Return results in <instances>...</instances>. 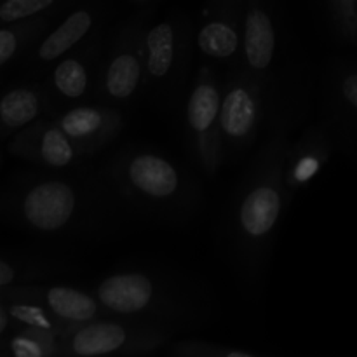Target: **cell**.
Instances as JSON below:
<instances>
[{"instance_id":"6da1fadb","label":"cell","mask_w":357,"mask_h":357,"mask_svg":"<svg viewBox=\"0 0 357 357\" xmlns=\"http://www.w3.org/2000/svg\"><path fill=\"white\" fill-rule=\"evenodd\" d=\"M305 107L302 84L289 75L267 131L234 187L218 230L220 248L241 295L257 305L265 298L279 223L288 209L282 181L286 152Z\"/></svg>"},{"instance_id":"7a4b0ae2","label":"cell","mask_w":357,"mask_h":357,"mask_svg":"<svg viewBox=\"0 0 357 357\" xmlns=\"http://www.w3.org/2000/svg\"><path fill=\"white\" fill-rule=\"evenodd\" d=\"M6 192L2 218L26 232L58 239H100L119 229L124 208L103 166L42 169Z\"/></svg>"},{"instance_id":"3957f363","label":"cell","mask_w":357,"mask_h":357,"mask_svg":"<svg viewBox=\"0 0 357 357\" xmlns=\"http://www.w3.org/2000/svg\"><path fill=\"white\" fill-rule=\"evenodd\" d=\"M108 316L136 321L174 337L201 333L222 317L211 286L162 264L119 267L89 282Z\"/></svg>"},{"instance_id":"277c9868","label":"cell","mask_w":357,"mask_h":357,"mask_svg":"<svg viewBox=\"0 0 357 357\" xmlns=\"http://www.w3.org/2000/svg\"><path fill=\"white\" fill-rule=\"evenodd\" d=\"M101 166L129 213L178 227L190 222L201 209V181L166 150L128 143Z\"/></svg>"},{"instance_id":"5b68a950","label":"cell","mask_w":357,"mask_h":357,"mask_svg":"<svg viewBox=\"0 0 357 357\" xmlns=\"http://www.w3.org/2000/svg\"><path fill=\"white\" fill-rule=\"evenodd\" d=\"M194 52L195 20L188 13H173L146 28L143 98L162 114H180L194 77Z\"/></svg>"},{"instance_id":"8992f818","label":"cell","mask_w":357,"mask_h":357,"mask_svg":"<svg viewBox=\"0 0 357 357\" xmlns=\"http://www.w3.org/2000/svg\"><path fill=\"white\" fill-rule=\"evenodd\" d=\"M282 86L275 89L260 82L237 63L225 68L220 107L225 166H239L257 149L267 131Z\"/></svg>"},{"instance_id":"52a82bcc","label":"cell","mask_w":357,"mask_h":357,"mask_svg":"<svg viewBox=\"0 0 357 357\" xmlns=\"http://www.w3.org/2000/svg\"><path fill=\"white\" fill-rule=\"evenodd\" d=\"M220 107L222 75L218 66L201 61L188 84L178 115L185 155L190 166L209 180H215L225 166Z\"/></svg>"},{"instance_id":"ba28073f","label":"cell","mask_w":357,"mask_h":357,"mask_svg":"<svg viewBox=\"0 0 357 357\" xmlns=\"http://www.w3.org/2000/svg\"><path fill=\"white\" fill-rule=\"evenodd\" d=\"M155 9L132 10L108 31L100 59L94 100L129 112L145 89V31Z\"/></svg>"},{"instance_id":"9c48e42d","label":"cell","mask_w":357,"mask_h":357,"mask_svg":"<svg viewBox=\"0 0 357 357\" xmlns=\"http://www.w3.org/2000/svg\"><path fill=\"white\" fill-rule=\"evenodd\" d=\"M174 338L159 328L114 316L65 326L58 333L61 357L157 354Z\"/></svg>"},{"instance_id":"30bf717a","label":"cell","mask_w":357,"mask_h":357,"mask_svg":"<svg viewBox=\"0 0 357 357\" xmlns=\"http://www.w3.org/2000/svg\"><path fill=\"white\" fill-rule=\"evenodd\" d=\"M284 45L286 28L278 0H246L237 65L260 82L279 89L289 77L281 66Z\"/></svg>"},{"instance_id":"8fae6325","label":"cell","mask_w":357,"mask_h":357,"mask_svg":"<svg viewBox=\"0 0 357 357\" xmlns=\"http://www.w3.org/2000/svg\"><path fill=\"white\" fill-rule=\"evenodd\" d=\"M110 14L112 6L108 0H80L66 10L21 61L20 68L26 73V79L40 80L59 58L98 30L108 26Z\"/></svg>"},{"instance_id":"7c38bea8","label":"cell","mask_w":357,"mask_h":357,"mask_svg":"<svg viewBox=\"0 0 357 357\" xmlns=\"http://www.w3.org/2000/svg\"><path fill=\"white\" fill-rule=\"evenodd\" d=\"M321 117L330 126L337 150L357 162V61L330 58L321 73Z\"/></svg>"},{"instance_id":"4fadbf2b","label":"cell","mask_w":357,"mask_h":357,"mask_svg":"<svg viewBox=\"0 0 357 357\" xmlns=\"http://www.w3.org/2000/svg\"><path fill=\"white\" fill-rule=\"evenodd\" d=\"M108 31V26L98 30L68 54L59 58L42 77L52 110L94 100L100 59Z\"/></svg>"},{"instance_id":"5bb4252c","label":"cell","mask_w":357,"mask_h":357,"mask_svg":"<svg viewBox=\"0 0 357 357\" xmlns=\"http://www.w3.org/2000/svg\"><path fill=\"white\" fill-rule=\"evenodd\" d=\"M7 150L24 162L52 171L72 169L93 159L82 145L56 126L49 114L7 139Z\"/></svg>"},{"instance_id":"9a60e30c","label":"cell","mask_w":357,"mask_h":357,"mask_svg":"<svg viewBox=\"0 0 357 357\" xmlns=\"http://www.w3.org/2000/svg\"><path fill=\"white\" fill-rule=\"evenodd\" d=\"M244 2L206 0L195 20V49L202 61L220 68L236 65L241 52Z\"/></svg>"},{"instance_id":"2e32d148","label":"cell","mask_w":357,"mask_h":357,"mask_svg":"<svg viewBox=\"0 0 357 357\" xmlns=\"http://www.w3.org/2000/svg\"><path fill=\"white\" fill-rule=\"evenodd\" d=\"M337 152V143L330 126L323 117L307 124L296 138L291 139L284 162V199L286 208H291L310 181L319 176L331 157Z\"/></svg>"},{"instance_id":"e0dca14e","label":"cell","mask_w":357,"mask_h":357,"mask_svg":"<svg viewBox=\"0 0 357 357\" xmlns=\"http://www.w3.org/2000/svg\"><path fill=\"white\" fill-rule=\"evenodd\" d=\"M0 293L37 303L63 326L91 323L108 317V312L89 286L54 282V279H51V281L13 286V288L0 289Z\"/></svg>"},{"instance_id":"ac0fdd59","label":"cell","mask_w":357,"mask_h":357,"mask_svg":"<svg viewBox=\"0 0 357 357\" xmlns=\"http://www.w3.org/2000/svg\"><path fill=\"white\" fill-rule=\"evenodd\" d=\"M49 117L93 157L107 150L128 124V112L96 100L52 110Z\"/></svg>"},{"instance_id":"d6986e66","label":"cell","mask_w":357,"mask_h":357,"mask_svg":"<svg viewBox=\"0 0 357 357\" xmlns=\"http://www.w3.org/2000/svg\"><path fill=\"white\" fill-rule=\"evenodd\" d=\"M51 110V101L42 80L28 79L0 89V142H7Z\"/></svg>"},{"instance_id":"ffe728a7","label":"cell","mask_w":357,"mask_h":357,"mask_svg":"<svg viewBox=\"0 0 357 357\" xmlns=\"http://www.w3.org/2000/svg\"><path fill=\"white\" fill-rule=\"evenodd\" d=\"M72 272V264L61 257L28 253H0V289L30 282L51 281Z\"/></svg>"},{"instance_id":"44dd1931","label":"cell","mask_w":357,"mask_h":357,"mask_svg":"<svg viewBox=\"0 0 357 357\" xmlns=\"http://www.w3.org/2000/svg\"><path fill=\"white\" fill-rule=\"evenodd\" d=\"M72 9V7H70ZM65 13L45 14L0 26V73L20 66L38 38Z\"/></svg>"},{"instance_id":"7402d4cb","label":"cell","mask_w":357,"mask_h":357,"mask_svg":"<svg viewBox=\"0 0 357 357\" xmlns=\"http://www.w3.org/2000/svg\"><path fill=\"white\" fill-rule=\"evenodd\" d=\"M58 333L40 328L16 326L0 342V354L2 357H61Z\"/></svg>"},{"instance_id":"603a6c76","label":"cell","mask_w":357,"mask_h":357,"mask_svg":"<svg viewBox=\"0 0 357 357\" xmlns=\"http://www.w3.org/2000/svg\"><path fill=\"white\" fill-rule=\"evenodd\" d=\"M328 31L335 42L357 45V0H323Z\"/></svg>"},{"instance_id":"cb8c5ba5","label":"cell","mask_w":357,"mask_h":357,"mask_svg":"<svg viewBox=\"0 0 357 357\" xmlns=\"http://www.w3.org/2000/svg\"><path fill=\"white\" fill-rule=\"evenodd\" d=\"M80 0H3L0 2V26L45 14L66 13Z\"/></svg>"},{"instance_id":"d4e9b609","label":"cell","mask_w":357,"mask_h":357,"mask_svg":"<svg viewBox=\"0 0 357 357\" xmlns=\"http://www.w3.org/2000/svg\"><path fill=\"white\" fill-rule=\"evenodd\" d=\"M164 352L174 357H258L257 352L232 347V345L222 344V342L187 337H176Z\"/></svg>"},{"instance_id":"484cf974","label":"cell","mask_w":357,"mask_h":357,"mask_svg":"<svg viewBox=\"0 0 357 357\" xmlns=\"http://www.w3.org/2000/svg\"><path fill=\"white\" fill-rule=\"evenodd\" d=\"M14 328H16V324H14L13 317H10L9 309H7L6 303L0 300V342H2Z\"/></svg>"},{"instance_id":"4316f807","label":"cell","mask_w":357,"mask_h":357,"mask_svg":"<svg viewBox=\"0 0 357 357\" xmlns=\"http://www.w3.org/2000/svg\"><path fill=\"white\" fill-rule=\"evenodd\" d=\"M135 10L138 9H155L160 0H126Z\"/></svg>"},{"instance_id":"83f0119b","label":"cell","mask_w":357,"mask_h":357,"mask_svg":"<svg viewBox=\"0 0 357 357\" xmlns=\"http://www.w3.org/2000/svg\"><path fill=\"white\" fill-rule=\"evenodd\" d=\"M3 204H6V192H3V188H0V218L3 215Z\"/></svg>"},{"instance_id":"f1b7e54d","label":"cell","mask_w":357,"mask_h":357,"mask_svg":"<svg viewBox=\"0 0 357 357\" xmlns=\"http://www.w3.org/2000/svg\"><path fill=\"white\" fill-rule=\"evenodd\" d=\"M2 166H3V153L2 150H0V169H2Z\"/></svg>"},{"instance_id":"f546056e","label":"cell","mask_w":357,"mask_h":357,"mask_svg":"<svg viewBox=\"0 0 357 357\" xmlns=\"http://www.w3.org/2000/svg\"><path fill=\"white\" fill-rule=\"evenodd\" d=\"M0 2H3V0H0Z\"/></svg>"}]
</instances>
